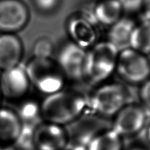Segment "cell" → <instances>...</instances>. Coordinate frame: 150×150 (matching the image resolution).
<instances>
[{"label":"cell","mask_w":150,"mask_h":150,"mask_svg":"<svg viewBox=\"0 0 150 150\" xmlns=\"http://www.w3.org/2000/svg\"><path fill=\"white\" fill-rule=\"evenodd\" d=\"M86 109L87 96L76 91L63 89L46 96L41 102V119L63 127L77 120Z\"/></svg>","instance_id":"6da1fadb"},{"label":"cell","mask_w":150,"mask_h":150,"mask_svg":"<svg viewBox=\"0 0 150 150\" xmlns=\"http://www.w3.org/2000/svg\"><path fill=\"white\" fill-rule=\"evenodd\" d=\"M119 49L106 40L98 41L87 50L84 80L94 85L106 83L116 72Z\"/></svg>","instance_id":"7a4b0ae2"},{"label":"cell","mask_w":150,"mask_h":150,"mask_svg":"<svg viewBox=\"0 0 150 150\" xmlns=\"http://www.w3.org/2000/svg\"><path fill=\"white\" fill-rule=\"evenodd\" d=\"M127 99V90L123 84L106 82L99 85L87 96L86 112L105 119L113 118L128 103Z\"/></svg>","instance_id":"3957f363"},{"label":"cell","mask_w":150,"mask_h":150,"mask_svg":"<svg viewBox=\"0 0 150 150\" xmlns=\"http://www.w3.org/2000/svg\"><path fill=\"white\" fill-rule=\"evenodd\" d=\"M31 86L46 96L64 89L66 79L52 58L32 57L24 67Z\"/></svg>","instance_id":"277c9868"},{"label":"cell","mask_w":150,"mask_h":150,"mask_svg":"<svg viewBox=\"0 0 150 150\" xmlns=\"http://www.w3.org/2000/svg\"><path fill=\"white\" fill-rule=\"evenodd\" d=\"M116 72L126 83L141 85L150 77V61L147 55L126 47L119 51Z\"/></svg>","instance_id":"5b68a950"},{"label":"cell","mask_w":150,"mask_h":150,"mask_svg":"<svg viewBox=\"0 0 150 150\" xmlns=\"http://www.w3.org/2000/svg\"><path fill=\"white\" fill-rule=\"evenodd\" d=\"M98 24L91 11L73 13L66 21V31L72 43L88 50L98 42Z\"/></svg>","instance_id":"8992f818"},{"label":"cell","mask_w":150,"mask_h":150,"mask_svg":"<svg viewBox=\"0 0 150 150\" xmlns=\"http://www.w3.org/2000/svg\"><path fill=\"white\" fill-rule=\"evenodd\" d=\"M149 112L141 105L127 103L112 118L110 128L122 138L139 134L145 129Z\"/></svg>","instance_id":"52a82bcc"},{"label":"cell","mask_w":150,"mask_h":150,"mask_svg":"<svg viewBox=\"0 0 150 150\" xmlns=\"http://www.w3.org/2000/svg\"><path fill=\"white\" fill-rule=\"evenodd\" d=\"M69 145V135L65 127L43 121L33 127V150H66Z\"/></svg>","instance_id":"ba28073f"},{"label":"cell","mask_w":150,"mask_h":150,"mask_svg":"<svg viewBox=\"0 0 150 150\" xmlns=\"http://www.w3.org/2000/svg\"><path fill=\"white\" fill-rule=\"evenodd\" d=\"M86 53L87 50L71 41L66 43L59 49L54 60L66 80L79 82L84 80Z\"/></svg>","instance_id":"9c48e42d"},{"label":"cell","mask_w":150,"mask_h":150,"mask_svg":"<svg viewBox=\"0 0 150 150\" xmlns=\"http://www.w3.org/2000/svg\"><path fill=\"white\" fill-rule=\"evenodd\" d=\"M67 129L69 144L86 147L88 143L102 131L109 128L107 119L88 112H85L80 118L69 125Z\"/></svg>","instance_id":"30bf717a"},{"label":"cell","mask_w":150,"mask_h":150,"mask_svg":"<svg viewBox=\"0 0 150 150\" xmlns=\"http://www.w3.org/2000/svg\"><path fill=\"white\" fill-rule=\"evenodd\" d=\"M30 20L28 7L21 0H0V32L16 33L22 30Z\"/></svg>","instance_id":"8fae6325"},{"label":"cell","mask_w":150,"mask_h":150,"mask_svg":"<svg viewBox=\"0 0 150 150\" xmlns=\"http://www.w3.org/2000/svg\"><path fill=\"white\" fill-rule=\"evenodd\" d=\"M30 86L25 69L20 65L2 71L0 75V90L2 98L11 102H17L27 96Z\"/></svg>","instance_id":"7c38bea8"},{"label":"cell","mask_w":150,"mask_h":150,"mask_svg":"<svg viewBox=\"0 0 150 150\" xmlns=\"http://www.w3.org/2000/svg\"><path fill=\"white\" fill-rule=\"evenodd\" d=\"M24 54L21 39L15 34H0V69L2 71L19 66Z\"/></svg>","instance_id":"4fadbf2b"},{"label":"cell","mask_w":150,"mask_h":150,"mask_svg":"<svg viewBox=\"0 0 150 150\" xmlns=\"http://www.w3.org/2000/svg\"><path fill=\"white\" fill-rule=\"evenodd\" d=\"M22 128V122L14 110L0 108V144L5 146L15 144Z\"/></svg>","instance_id":"5bb4252c"},{"label":"cell","mask_w":150,"mask_h":150,"mask_svg":"<svg viewBox=\"0 0 150 150\" xmlns=\"http://www.w3.org/2000/svg\"><path fill=\"white\" fill-rule=\"evenodd\" d=\"M91 13L98 24L110 27L123 17L124 11L118 0H99Z\"/></svg>","instance_id":"9a60e30c"},{"label":"cell","mask_w":150,"mask_h":150,"mask_svg":"<svg viewBox=\"0 0 150 150\" xmlns=\"http://www.w3.org/2000/svg\"><path fill=\"white\" fill-rule=\"evenodd\" d=\"M136 23L130 18L122 17L110 27L108 41L116 46L119 50L129 47L131 34Z\"/></svg>","instance_id":"2e32d148"},{"label":"cell","mask_w":150,"mask_h":150,"mask_svg":"<svg viewBox=\"0 0 150 150\" xmlns=\"http://www.w3.org/2000/svg\"><path fill=\"white\" fill-rule=\"evenodd\" d=\"M87 150H124L123 138L110 127L96 135L86 146Z\"/></svg>","instance_id":"e0dca14e"},{"label":"cell","mask_w":150,"mask_h":150,"mask_svg":"<svg viewBox=\"0 0 150 150\" xmlns=\"http://www.w3.org/2000/svg\"><path fill=\"white\" fill-rule=\"evenodd\" d=\"M129 48L147 55L150 54V21L143 19L135 24L129 41Z\"/></svg>","instance_id":"ac0fdd59"},{"label":"cell","mask_w":150,"mask_h":150,"mask_svg":"<svg viewBox=\"0 0 150 150\" xmlns=\"http://www.w3.org/2000/svg\"><path fill=\"white\" fill-rule=\"evenodd\" d=\"M16 103L14 110L24 125L34 126V123L41 119V102L36 99L27 96Z\"/></svg>","instance_id":"d6986e66"},{"label":"cell","mask_w":150,"mask_h":150,"mask_svg":"<svg viewBox=\"0 0 150 150\" xmlns=\"http://www.w3.org/2000/svg\"><path fill=\"white\" fill-rule=\"evenodd\" d=\"M33 57L52 58L54 53V45L48 38H40L35 42L33 47Z\"/></svg>","instance_id":"ffe728a7"},{"label":"cell","mask_w":150,"mask_h":150,"mask_svg":"<svg viewBox=\"0 0 150 150\" xmlns=\"http://www.w3.org/2000/svg\"><path fill=\"white\" fill-rule=\"evenodd\" d=\"M33 2L38 11L44 13H50L56 11L61 0H33Z\"/></svg>","instance_id":"44dd1931"},{"label":"cell","mask_w":150,"mask_h":150,"mask_svg":"<svg viewBox=\"0 0 150 150\" xmlns=\"http://www.w3.org/2000/svg\"><path fill=\"white\" fill-rule=\"evenodd\" d=\"M139 97L142 106L150 112V77L141 85Z\"/></svg>","instance_id":"7402d4cb"},{"label":"cell","mask_w":150,"mask_h":150,"mask_svg":"<svg viewBox=\"0 0 150 150\" xmlns=\"http://www.w3.org/2000/svg\"><path fill=\"white\" fill-rule=\"evenodd\" d=\"M124 13H134L142 10L145 0H118Z\"/></svg>","instance_id":"603a6c76"},{"label":"cell","mask_w":150,"mask_h":150,"mask_svg":"<svg viewBox=\"0 0 150 150\" xmlns=\"http://www.w3.org/2000/svg\"><path fill=\"white\" fill-rule=\"evenodd\" d=\"M141 11H143V19L150 21V0H145L144 6Z\"/></svg>","instance_id":"cb8c5ba5"},{"label":"cell","mask_w":150,"mask_h":150,"mask_svg":"<svg viewBox=\"0 0 150 150\" xmlns=\"http://www.w3.org/2000/svg\"><path fill=\"white\" fill-rule=\"evenodd\" d=\"M145 132H146V138L147 141L150 144V112H149L148 120H147L146 125L145 127Z\"/></svg>","instance_id":"d4e9b609"},{"label":"cell","mask_w":150,"mask_h":150,"mask_svg":"<svg viewBox=\"0 0 150 150\" xmlns=\"http://www.w3.org/2000/svg\"><path fill=\"white\" fill-rule=\"evenodd\" d=\"M66 150H87L86 147L76 144H69Z\"/></svg>","instance_id":"484cf974"},{"label":"cell","mask_w":150,"mask_h":150,"mask_svg":"<svg viewBox=\"0 0 150 150\" xmlns=\"http://www.w3.org/2000/svg\"><path fill=\"white\" fill-rule=\"evenodd\" d=\"M127 150H147L146 149L144 148L142 146H131L128 148Z\"/></svg>","instance_id":"4316f807"},{"label":"cell","mask_w":150,"mask_h":150,"mask_svg":"<svg viewBox=\"0 0 150 150\" xmlns=\"http://www.w3.org/2000/svg\"><path fill=\"white\" fill-rule=\"evenodd\" d=\"M0 150H5V146L2 144H0Z\"/></svg>","instance_id":"83f0119b"},{"label":"cell","mask_w":150,"mask_h":150,"mask_svg":"<svg viewBox=\"0 0 150 150\" xmlns=\"http://www.w3.org/2000/svg\"><path fill=\"white\" fill-rule=\"evenodd\" d=\"M2 99V93H1V90H0V103H1V100Z\"/></svg>","instance_id":"f1b7e54d"}]
</instances>
